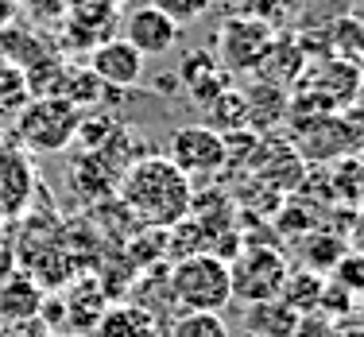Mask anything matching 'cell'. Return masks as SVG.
Segmentation results:
<instances>
[{"label": "cell", "instance_id": "cell-1", "mask_svg": "<svg viewBox=\"0 0 364 337\" xmlns=\"http://www.w3.org/2000/svg\"><path fill=\"white\" fill-rule=\"evenodd\" d=\"M117 194L140 225L175 229L194 210V190L167 155H140L117 175Z\"/></svg>", "mask_w": 364, "mask_h": 337}, {"label": "cell", "instance_id": "cell-2", "mask_svg": "<svg viewBox=\"0 0 364 337\" xmlns=\"http://www.w3.org/2000/svg\"><path fill=\"white\" fill-rule=\"evenodd\" d=\"M12 120H16L12 124L16 144L31 155L66 151L77 140V132H82V112H77V105H70L66 97H55V93L31 97Z\"/></svg>", "mask_w": 364, "mask_h": 337}, {"label": "cell", "instance_id": "cell-3", "mask_svg": "<svg viewBox=\"0 0 364 337\" xmlns=\"http://www.w3.org/2000/svg\"><path fill=\"white\" fill-rule=\"evenodd\" d=\"M171 299L186 310H205L221 314L232 302V279H229V260L213 252H190L171 267Z\"/></svg>", "mask_w": 364, "mask_h": 337}, {"label": "cell", "instance_id": "cell-4", "mask_svg": "<svg viewBox=\"0 0 364 337\" xmlns=\"http://www.w3.org/2000/svg\"><path fill=\"white\" fill-rule=\"evenodd\" d=\"M291 264L275 245H252L245 252L232 256L229 264V279H232V299L248 302H264V299H279L283 279H287Z\"/></svg>", "mask_w": 364, "mask_h": 337}, {"label": "cell", "instance_id": "cell-5", "mask_svg": "<svg viewBox=\"0 0 364 337\" xmlns=\"http://www.w3.org/2000/svg\"><path fill=\"white\" fill-rule=\"evenodd\" d=\"M275 43V28L256 16H229L218 31V63L225 74H252Z\"/></svg>", "mask_w": 364, "mask_h": 337}, {"label": "cell", "instance_id": "cell-6", "mask_svg": "<svg viewBox=\"0 0 364 337\" xmlns=\"http://www.w3.org/2000/svg\"><path fill=\"white\" fill-rule=\"evenodd\" d=\"M167 159L175 163L186 178H213L229 163V140L205 124H182L171 132Z\"/></svg>", "mask_w": 364, "mask_h": 337}, {"label": "cell", "instance_id": "cell-7", "mask_svg": "<svg viewBox=\"0 0 364 337\" xmlns=\"http://www.w3.org/2000/svg\"><path fill=\"white\" fill-rule=\"evenodd\" d=\"M144 63L147 58L132 43L124 39H101L90 50V74L97 77L105 90H132L144 82Z\"/></svg>", "mask_w": 364, "mask_h": 337}, {"label": "cell", "instance_id": "cell-8", "mask_svg": "<svg viewBox=\"0 0 364 337\" xmlns=\"http://www.w3.org/2000/svg\"><path fill=\"white\" fill-rule=\"evenodd\" d=\"M178 23L171 20V16H163L159 8L144 4L136 8V12H128L124 20V43H132L136 50H140L144 58H159V55H171V50L178 47Z\"/></svg>", "mask_w": 364, "mask_h": 337}, {"label": "cell", "instance_id": "cell-9", "mask_svg": "<svg viewBox=\"0 0 364 337\" xmlns=\"http://www.w3.org/2000/svg\"><path fill=\"white\" fill-rule=\"evenodd\" d=\"M93 337H159V322L144 302H112L97 318Z\"/></svg>", "mask_w": 364, "mask_h": 337}, {"label": "cell", "instance_id": "cell-10", "mask_svg": "<svg viewBox=\"0 0 364 337\" xmlns=\"http://www.w3.org/2000/svg\"><path fill=\"white\" fill-rule=\"evenodd\" d=\"M39 310H43V291L31 275L16 272L0 283V318H4V322L23 326V322H31V318H39Z\"/></svg>", "mask_w": 364, "mask_h": 337}, {"label": "cell", "instance_id": "cell-11", "mask_svg": "<svg viewBox=\"0 0 364 337\" xmlns=\"http://www.w3.org/2000/svg\"><path fill=\"white\" fill-rule=\"evenodd\" d=\"M28 190H31V171L23 163V155L0 144V218L23 210Z\"/></svg>", "mask_w": 364, "mask_h": 337}, {"label": "cell", "instance_id": "cell-12", "mask_svg": "<svg viewBox=\"0 0 364 337\" xmlns=\"http://www.w3.org/2000/svg\"><path fill=\"white\" fill-rule=\"evenodd\" d=\"M294 322H299V314L283 299H264L245 306V330L252 337H291Z\"/></svg>", "mask_w": 364, "mask_h": 337}, {"label": "cell", "instance_id": "cell-13", "mask_svg": "<svg viewBox=\"0 0 364 337\" xmlns=\"http://www.w3.org/2000/svg\"><path fill=\"white\" fill-rule=\"evenodd\" d=\"M322 287H326V275L310 272V267H291L287 279H283L279 299L287 302L294 314H314L318 299H322Z\"/></svg>", "mask_w": 364, "mask_h": 337}, {"label": "cell", "instance_id": "cell-14", "mask_svg": "<svg viewBox=\"0 0 364 337\" xmlns=\"http://www.w3.org/2000/svg\"><path fill=\"white\" fill-rule=\"evenodd\" d=\"M345 252H349L345 237L326 232V229H310L306 237H302V264L299 267H310V272H318V275H329L333 264L341 260Z\"/></svg>", "mask_w": 364, "mask_h": 337}, {"label": "cell", "instance_id": "cell-15", "mask_svg": "<svg viewBox=\"0 0 364 337\" xmlns=\"http://www.w3.org/2000/svg\"><path fill=\"white\" fill-rule=\"evenodd\" d=\"M360 50H364V20L360 16H341L326 28V55L329 58H341V63H360Z\"/></svg>", "mask_w": 364, "mask_h": 337}, {"label": "cell", "instance_id": "cell-16", "mask_svg": "<svg viewBox=\"0 0 364 337\" xmlns=\"http://www.w3.org/2000/svg\"><path fill=\"white\" fill-rule=\"evenodd\" d=\"M205 112V120L202 124L205 128H213V132H237V128H245L248 124V105H245V93H237V90H221L218 97L210 101V105H202Z\"/></svg>", "mask_w": 364, "mask_h": 337}, {"label": "cell", "instance_id": "cell-17", "mask_svg": "<svg viewBox=\"0 0 364 337\" xmlns=\"http://www.w3.org/2000/svg\"><path fill=\"white\" fill-rule=\"evenodd\" d=\"M167 337H232L221 314H205V310H186L182 318L171 322Z\"/></svg>", "mask_w": 364, "mask_h": 337}, {"label": "cell", "instance_id": "cell-18", "mask_svg": "<svg viewBox=\"0 0 364 337\" xmlns=\"http://www.w3.org/2000/svg\"><path fill=\"white\" fill-rule=\"evenodd\" d=\"M337 128H341L345 155H364V105H345L337 112Z\"/></svg>", "mask_w": 364, "mask_h": 337}, {"label": "cell", "instance_id": "cell-19", "mask_svg": "<svg viewBox=\"0 0 364 337\" xmlns=\"http://www.w3.org/2000/svg\"><path fill=\"white\" fill-rule=\"evenodd\" d=\"M357 306V295H349L345 287H337L333 279L326 275V287H322V299H318V314H326L329 322H345Z\"/></svg>", "mask_w": 364, "mask_h": 337}, {"label": "cell", "instance_id": "cell-20", "mask_svg": "<svg viewBox=\"0 0 364 337\" xmlns=\"http://www.w3.org/2000/svg\"><path fill=\"white\" fill-rule=\"evenodd\" d=\"M329 279H333L337 287H345L349 295H364V252H345L341 260L333 264Z\"/></svg>", "mask_w": 364, "mask_h": 337}, {"label": "cell", "instance_id": "cell-21", "mask_svg": "<svg viewBox=\"0 0 364 337\" xmlns=\"http://www.w3.org/2000/svg\"><path fill=\"white\" fill-rule=\"evenodd\" d=\"M147 4H151V8H159L163 16H171V20H175L178 28H182V23L198 20V16H202L205 8L213 4V0H147Z\"/></svg>", "mask_w": 364, "mask_h": 337}, {"label": "cell", "instance_id": "cell-22", "mask_svg": "<svg viewBox=\"0 0 364 337\" xmlns=\"http://www.w3.org/2000/svg\"><path fill=\"white\" fill-rule=\"evenodd\" d=\"M16 4H20V12L36 16L39 23H47V20H63V16L70 12V0H16Z\"/></svg>", "mask_w": 364, "mask_h": 337}, {"label": "cell", "instance_id": "cell-23", "mask_svg": "<svg viewBox=\"0 0 364 337\" xmlns=\"http://www.w3.org/2000/svg\"><path fill=\"white\" fill-rule=\"evenodd\" d=\"M291 337H337V322H329L326 314H299V322H294Z\"/></svg>", "mask_w": 364, "mask_h": 337}, {"label": "cell", "instance_id": "cell-24", "mask_svg": "<svg viewBox=\"0 0 364 337\" xmlns=\"http://www.w3.org/2000/svg\"><path fill=\"white\" fill-rule=\"evenodd\" d=\"M345 245L349 252H364V210H357L349 218V232H345Z\"/></svg>", "mask_w": 364, "mask_h": 337}, {"label": "cell", "instance_id": "cell-25", "mask_svg": "<svg viewBox=\"0 0 364 337\" xmlns=\"http://www.w3.org/2000/svg\"><path fill=\"white\" fill-rule=\"evenodd\" d=\"M16 20H20V4L16 0H0V31L12 28Z\"/></svg>", "mask_w": 364, "mask_h": 337}, {"label": "cell", "instance_id": "cell-26", "mask_svg": "<svg viewBox=\"0 0 364 337\" xmlns=\"http://www.w3.org/2000/svg\"><path fill=\"white\" fill-rule=\"evenodd\" d=\"M337 337H364V326L345 318V322H337Z\"/></svg>", "mask_w": 364, "mask_h": 337}, {"label": "cell", "instance_id": "cell-27", "mask_svg": "<svg viewBox=\"0 0 364 337\" xmlns=\"http://www.w3.org/2000/svg\"><path fill=\"white\" fill-rule=\"evenodd\" d=\"M357 322L364 326V295H360V318H357Z\"/></svg>", "mask_w": 364, "mask_h": 337}, {"label": "cell", "instance_id": "cell-28", "mask_svg": "<svg viewBox=\"0 0 364 337\" xmlns=\"http://www.w3.org/2000/svg\"><path fill=\"white\" fill-rule=\"evenodd\" d=\"M357 66H360V77H364V50H360V63Z\"/></svg>", "mask_w": 364, "mask_h": 337}, {"label": "cell", "instance_id": "cell-29", "mask_svg": "<svg viewBox=\"0 0 364 337\" xmlns=\"http://www.w3.org/2000/svg\"><path fill=\"white\" fill-rule=\"evenodd\" d=\"M0 337H4V330H0Z\"/></svg>", "mask_w": 364, "mask_h": 337}]
</instances>
